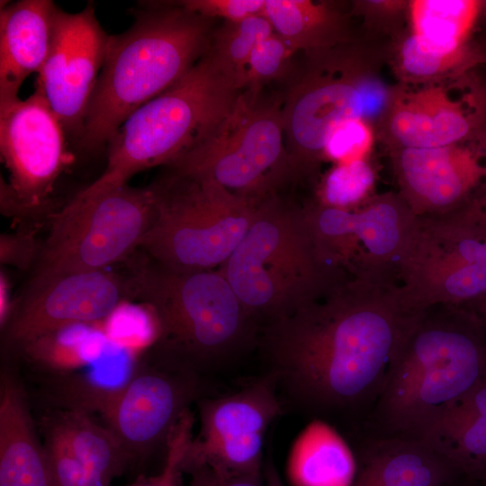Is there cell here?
Instances as JSON below:
<instances>
[{
    "label": "cell",
    "instance_id": "obj_2",
    "mask_svg": "<svg viewBox=\"0 0 486 486\" xmlns=\"http://www.w3.org/2000/svg\"><path fill=\"white\" fill-rule=\"evenodd\" d=\"M486 377V320L469 304L419 310L375 405L385 436H420Z\"/></svg>",
    "mask_w": 486,
    "mask_h": 486
},
{
    "label": "cell",
    "instance_id": "obj_35",
    "mask_svg": "<svg viewBox=\"0 0 486 486\" xmlns=\"http://www.w3.org/2000/svg\"><path fill=\"white\" fill-rule=\"evenodd\" d=\"M459 59L443 54L411 34L402 44V69L410 76L429 78L438 76Z\"/></svg>",
    "mask_w": 486,
    "mask_h": 486
},
{
    "label": "cell",
    "instance_id": "obj_7",
    "mask_svg": "<svg viewBox=\"0 0 486 486\" xmlns=\"http://www.w3.org/2000/svg\"><path fill=\"white\" fill-rule=\"evenodd\" d=\"M150 186L156 217L139 250L179 271L220 269L245 237L264 200L237 195L212 181L170 169Z\"/></svg>",
    "mask_w": 486,
    "mask_h": 486
},
{
    "label": "cell",
    "instance_id": "obj_38",
    "mask_svg": "<svg viewBox=\"0 0 486 486\" xmlns=\"http://www.w3.org/2000/svg\"><path fill=\"white\" fill-rule=\"evenodd\" d=\"M188 486H263L261 474L229 473L201 467L190 473Z\"/></svg>",
    "mask_w": 486,
    "mask_h": 486
},
{
    "label": "cell",
    "instance_id": "obj_15",
    "mask_svg": "<svg viewBox=\"0 0 486 486\" xmlns=\"http://www.w3.org/2000/svg\"><path fill=\"white\" fill-rule=\"evenodd\" d=\"M329 62L293 68L283 97L285 145L295 180L313 172L324 158L330 133L342 122L364 119L366 81L347 63Z\"/></svg>",
    "mask_w": 486,
    "mask_h": 486
},
{
    "label": "cell",
    "instance_id": "obj_33",
    "mask_svg": "<svg viewBox=\"0 0 486 486\" xmlns=\"http://www.w3.org/2000/svg\"><path fill=\"white\" fill-rule=\"evenodd\" d=\"M52 486H111L87 470L52 431L42 428Z\"/></svg>",
    "mask_w": 486,
    "mask_h": 486
},
{
    "label": "cell",
    "instance_id": "obj_20",
    "mask_svg": "<svg viewBox=\"0 0 486 486\" xmlns=\"http://www.w3.org/2000/svg\"><path fill=\"white\" fill-rule=\"evenodd\" d=\"M58 8L50 0H22L1 7L0 104L18 99L25 78L42 68Z\"/></svg>",
    "mask_w": 486,
    "mask_h": 486
},
{
    "label": "cell",
    "instance_id": "obj_27",
    "mask_svg": "<svg viewBox=\"0 0 486 486\" xmlns=\"http://www.w3.org/2000/svg\"><path fill=\"white\" fill-rule=\"evenodd\" d=\"M106 343L97 325H75L40 336L20 347L35 366L54 375L80 371L100 360Z\"/></svg>",
    "mask_w": 486,
    "mask_h": 486
},
{
    "label": "cell",
    "instance_id": "obj_40",
    "mask_svg": "<svg viewBox=\"0 0 486 486\" xmlns=\"http://www.w3.org/2000/svg\"><path fill=\"white\" fill-rule=\"evenodd\" d=\"M11 289L8 277L2 270L0 273V327L1 329L6 325L14 305L11 299Z\"/></svg>",
    "mask_w": 486,
    "mask_h": 486
},
{
    "label": "cell",
    "instance_id": "obj_23",
    "mask_svg": "<svg viewBox=\"0 0 486 486\" xmlns=\"http://www.w3.org/2000/svg\"><path fill=\"white\" fill-rule=\"evenodd\" d=\"M418 439L443 454L459 473L486 479V377Z\"/></svg>",
    "mask_w": 486,
    "mask_h": 486
},
{
    "label": "cell",
    "instance_id": "obj_9",
    "mask_svg": "<svg viewBox=\"0 0 486 486\" xmlns=\"http://www.w3.org/2000/svg\"><path fill=\"white\" fill-rule=\"evenodd\" d=\"M155 217L150 184L93 182L52 214L35 272L111 269L140 249Z\"/></svg>",
    "mask_w": 486,
    "mask_h": 486
},
{
    "label": "cell",
    "instance_id": "obj_41",
    "mask_svg": "<svg viewBox=\"0 0 486 486\" xmlns=\"http://www.w3.org/2000/svg\"><path fill=\"white\" fill-rule=\"evenodd\" d=\"M265 476L266 486H284L280 476L270 459L267 460L265 466Z\"/></svg>",
    "mask_w": 486,
    "mask_h": 486
},
{
    "label": "cell",
    "instance_id": "obj_25",
    "mask_svg": "<svg viewBox=\"0 0 486 486\" xmlns=\"http://www.w3.org/2000/svg\"><path fill=\"white\" fill-rule=\"evenodd\" d=\"M100 360L80 371L54 375L50 393L58 410H78L90 415L98 412L103 416L135 373L140 362L133 353L111 362L101 363Z\"/></svg>",
    "mask_w": 486,
    "mask_h": 486
},
{
    "label": "cell",
    "instance_id": "obj_3",
    "mask_svg": "<svg viewBox=\"0 0 486 486\" xmlns=\"http://www.w3.org/2000/svg\"><path fill=\"white\" fill-rule=\"evenodd\" d=\"M126 264L132 300L157 326L154 349L205 375L256 348L260 328L219 269L174 270L140 250Z\"/></svg>",
    "mask_w": 486,
    "mask_h": 486
},
{
    "label": "cell",
    "instance_id": "obj_5",
    "mask_svg": "<svg viewBox=\"0 0 486 486\" xmlns=\"http://www.w3.org/2000/svg\"><path fill=\"white\" fill-rule=\"evenodd\" d=\"M219 270L260 329L349 275L325 255L304 208L278 194L260 202L245 237Z\"/></svg>",
    "mask_w": 486,
    "mask_h": 486
},
{
    "label": "cell",
    "instance_id": "obj_22",
    "mask_svg": "<svg viewBox=\"0 0 486 486\" xmlns=\"http://www.w3.org/2000/svg\"><path fill=\"white\" fill-rule=\"evenodd\" d=\"M0 486H52L25 395L7 372L0 382Z\"/></svg>",
    "mask_w": 486,
    "mask_h": 486
},
{
    "label": "cell",
    "instance_id": "obj_11",
    "mask_svg": "<svg viewBox=\"0 0 486 486\" xmlns=\"http://www.w3.org/2000/svg\"><path fill=\"white\" fill-rule=\"evenodd\" d=\"M66 130L37 91L0 104V151L9 172L1 181V211L18 219L40 215L68 163Z\"/></svg>",
    "mask_w": 486,
    "mask_h": 486
},
{
    "label": "cell",
    "instance_id": "obj_17",
    "mask_svg": "<svg viewBox=\"0 0 486 486\" xmlns=\"http://www.w3.org/2000/svg\"><path fill=\"white\" fill-rule=\"evenodd\" d=\"M110 37L91 4L76 14L58 8L50 49L38 73L35 90L48 103L66 133L76 135L77 140Z\"/></svg>",
    "mask_w": 486,
    "mask_h": 486
},
{
    "label": "cell",
    "instance_id": "obj_29",
    "mask_svg": "<svg viewBox=\"0 0 486 486\" xmlns=\"http://www.w3.org/2000/svg\"><path fill=\"white\" fill-rule=\"evenodd\" d=\"M306 446H298L291 459L290 478L295 486H351L356 476L352 454L336 434L312 430Z\"/></svg>",
    "mask_w": 486,
    "mask_h": 486
},
{
    "label": "cell",
    "instance_id": "obj_30",
    "mask_svg": "<svg viewBox=\"0 0 486 486\" xmlns=\"http://www.w3.org/2000/svg\"><path fill=\"white\" fill-rule=\"evenodd\" d=\"M274 32L264 14L225 22L212 32L208 52L220 68L241 88V78L256 44Z\"/></svg>",
    "mask_w": 486,
    "mask_h": 486
},
{
    "label": "cell",
    "instance_id": "obj_26",
    "mask_svg": "<svg viewBox=\"0 0 486 486\" xmlns=\"http://www.w3.org/2000/svg\"><path fill=\"white\" fill-rule=\"evenodd\" d=\"M483 3L474 0H417L410 4L413 32L430 48L460 60Z\"/></svg>",
    "mask_w": 486,
    "mask_h": 486
},
{
    "label": "cell",
    "instance_id": "obj_8",
    "mask_svg": "<svg viewBox=\"0 0 486 486\" xmlns=\"http://www.w3.org/2000/svg\"><path fill=\"white\" fill-rule=\"evenodd\" d=\"M283 97L242 89L220 124L167 168L263 200L295 180L285 145Z\"/></svg>",
    "mask_w": 486,
    "mask_h": 486
},
{
    "label": "cell",
    "instance_id": "obj_14",
    "mask_svg": "<svg viewBox=\"0 0 486 486\" xmlns=\"http://www.w3.org/2000/svg\"><path fill=\"white\" fill-rule=\"evenodd\" d=\"M399 278L430 304L478 300L486 294V230L450 214L418 217Z\"/></svg>",
    "mask_w": 486,
    "mask_h": 486
},
{
    "label": "cell",
    "instance_id": "obj_21",
    "mask_svg": "<svg viewBox=\"0 0 486 486\" xmlns=\"http://www.w3.org/2000/svg\"><path fill=\"white\" fill-rule=\"evenodd\" d=\"M456 474L454 465L426 442L383 436L362 450L351 486H447Z\"/></svg>",
    "mask_w": 486,
    "mask_h": 486
},
{
    "label": "cell",
    "instance_id": "obj_36",
    "mask_svg": "<svg viewBox=\"0 0 486 486\" xmlns=\"http://www.w3.org/2000/svg\"><path fill=\"white\" fill-rule=\"evenodd\" d=\"M183 8L213 19L239 22L263 14L266 0H184L175 2Z\"/></svg>",
    "mask_w": 486,
    "mask_h": 486
},
{
    "label": "cell",
    "instance_id": "obj_18",
    "mask_svg": "<svg viewBox=\"0 0 486 486\" xmlns=\"http://www.w3.org/2000/svg\"><path fill=\"white\" fill-rule=\"evenodd\" d=\"M400 196L417 217L454 212L486 189V131L436 148H403L395 159Z\"/></svg>",
    "mask_w": 486,
    "mask_h": 486
},
{
    "label": "cell",
    "instance_id": "obj_34",
    "mask_svg": "<svg viewBox=\"0 0 486 486\" xmlns=\"http://www.w3.org/2000/svg\"><path fill=\"white\" fill-rule=\"evenodd\" d=\"M374 135L364 119L356 118L339 124L329 135L324 158L338 163L366 158Z\"/></svg>",
    "mask_w": 486,
    "mask_h": 486
},
{
    "label": "cell",
    "instance_id": "obj_16",
    "mask_svg": "<svg viewBox=\"0 0 486 486\" xmlns=\"http://www.w3.org/2000/svg\"><path fill=\"white\" fill-rule=\"evenodd\" d=\"M129 300L132 293L127 274L111 269L35 272L2 329L4 342L20 348L63 328L98 325Z\"/></svg>",
    "mask_w": 486,
    "mask_h": 486
},
{
    "label": "cell",
    "instance_id": "obj_13",
    "mask_svg": "<svg viewBox=\"0 0 486 486\" xmlns=\"http://www.w3.org/2000/svg\"><path fill=\"white\" fill-rule=\"evenodd\" d=\"M200 430L183 461V472L201 467L229 473L261 474L266 432L284 412L273 378L262 374L241 390L201 398Z\"/></svg>",
    "mask_w": 486,
    "mask_h": 486
},
{
    "label": "cell",
    "instance_id": "obj_37",
    "mask_svg": "<svg viewBox=\"0 0 486 486\" xmlns=\"http://www.w3.org/2000/svg\"><path fill=\"white\" fill-rule=\"evenodd\" d=\"M41 250L32 229L24 228L15 233H4L0 237V262L21 271L28 270L37 264Z\"/></svg>",
    "mask_w": 486,
    "mask_h": 486
},
{
    "label": "cell",
    "instance_id": "obj_1",
    "mask_svg": "<svg viewBox=\"0 0 486 486\" xmlns=\"http://www.w3.org/2000/svg\"><path fill=\"white\" fill-rule=\"evenodd\" d=\"M418 311L400 284L348 275L261 328L263 374L273 378L284 410L356 417L386 389Z\"/></svg>",
    "mask_w": 486,
    "mask_h": 486
},
{
    "label": "cell",
    "instance_id": "obj_19",
    "mask_svg": "<svg viewBox=\"0 0 486 486\" xmlns=\"http://www.w3.org/2000/svg\"><path fill=\"white\" fill-rule=\"evenodd\" d=\"M429 86L403 94L390 118V131L401 148H436L469 140L483 131L486 90L472 86L457 94Z\"/></svg>",
    "mask_w": 486,
    "mask_h": 486
},
{
    "label": "cell",
    "instance_id": "obj_32",
    "mask_svg": "<svg viewBox=\"0 0 486 486\" xmlns=\"http://www.w3.org/2000/svg\"><path fill=\"white\" fill-rule=\"evenodd\" d=\"M296 52L274 32L251 52L241 78V88L258 90L271 81L288 79L294 68Z\"/></svg>",
    "mask_w": 486,
    "mask_h": 486
},
{
    "label": "cell",
    "instance_id": "obj_39",
    "mask_svg": "<svg viewBox=\"0 0 486 486\" xmlns=\"http://www.w3.org/2000/svg\"><path fill=\"white\" fill-rule=\"evenodd\" d=\"M448 214L465 224L486 230V189L465 205Z\"/></svg>",
    "mask_w": 486,
    "mask_h": 486
},
{
    "label": "cell",
    "instance_id": "obj_28",
    "mask_svg": "<svg viewBox=\"0 0 486 486\" xmlns=\"http://www.w3.org/2000/svg\"><path fill=\"white\" fill-rule=\"evenodd\" d=\"M263 14L293 50L313 51L337 39L339 18L328 4L310 0H266Z\"/></svg>",
    "mask_w": 486,
    "mask_h": 486
},
{
    "label": "cell",
    "instance_id": "obj_4",
    "mask_svg": "<svg viewBox=\"0 0 486 486\" xmlns=\"http://www.w3.org/2000/svg\"><path fill=\"white\" fill-rule=\"evenodd\" d=\"M212 19L177 4H148L124 32L111 35L78 139L86 151L107 146L124 121L176 83L206 53Z\"/></svg>",
    "mask_w": 486,
    "mask_h": 486
},
{
    "label": "cell",
    "instance_id": "obj_31",
    "mask_svg": "<svg viewBox=\"0 0 486 486\" xmlns=\"http://www.w3.org/2000/svg\"><path fill=\"white\" fill-rule=\"evenodd\" d=\"M375 181L374 170L366 158L338 163L324 177L318 203L354 210L368 196Z\"/></svg>",
    "mask_w": 486,
    "mask_h": 486
},
{
    "label": "cell",
    "instance_id": "obj_42",
    "mask_svg": "<svg viewBox=\"0 0 486 486\" xmlns=\"http://www.w3.org/2000/svg\"><path fill=\"white\" fill-rule=\"evenodd\" d=\"M469 305H471L482 318L486 320V294Z\"/></svg>",
    "mask_w": 486,
    "mask_h": 486
},
{
    "label": "cell",
    "instance_id": "obj_12",
    "mask_svg": "<svg viewBox=\"0 0 486 486\" xmlns=\"http://www.w3.org/2000/svg\"><path fill=\"white\" fill-rule=\"evenodd\" d=\"M103 417L125 449L131 465L166 449L170 434L193 402L207 396L204 375L152 349Z\"/></svg>",
    "mask_w": 486,
    "mask_h": 486
},
{
    "label": "cell",
    "instance_id": "obj_10",
    "mask_svg": "<svg viewBox=\"0 0 486 486\" xmlns=\"http://www.w3.org/2000/svg\"><path fill=\"white\" fill-rule=\"evenodd\" d=\"M327 256L350 276L400 284L418 217L400 195H382L354 209L304 208Z\"/></svg>",
    "mask_w": 486,
    "mask_h": 486
},
{
    "label": "cell",
    "instance_id": "obj_6",
    "mask_svg": "<svg viewBox=\"0 0 486 486\" xmlns=\"http://www.w3.org/2000/svg\"><path fill=\"white\" fill-rule=\"evenodd\" d=\"M241 90L207 50L176 83L124 121L106 146V167L94 183L119 185L145 169L168 167L212 133Z\"/></svg>",
    "mask_w": 486,
    "mask_h": 486
},
{
    "label": "cell",
    "instance_id": "obj_24",
    "mask_svg": "<svg viewBox=\"0 0 486 486\" xmlns=\"http://www.w3.org/2000/svg\"><path fill=\"white\" fill-rule=\"evenodd\" d=\"M41 428L60 437L87 470L109 485L131 465L117 436L88 413L57 410L42 418Z\"/></svg>",
    "mask_w": 486,
    "mask_h": 486
}]
</instances>
